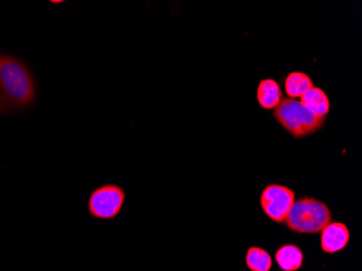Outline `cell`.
Masks as SVG:
<instances>
[{
  "instance_id": "30bf717a",
  "label": "cell",
  "mask_w": 362,
  "mask_h": 271,
  "mask_svg": "<svg viewBox=\"0 0 362 271\" xmlns=\"http://www.w3.org/2000/svg\"><path fill=\"white\" fill-rule=\"evenodd\" d=\"M311 87H314V81L306 73L291 72L284 81L286 95L292 99L302 97Z\"/></svg>"
},
{
  "instance_id": "ba28073f",
  "label": "cell",
  "mask_w": 362,
  "mask_h": 271,
  "mask_svg": "<svg viewBox=\"0 0 362 271\" xmlns=\"http://www.w3.org/2000/svg\"><path fill=\"white\" fill-rule=\"evenodd\" d=\"M274 258L282 271H298L304 264V253L295 244H284L276 250Z\"/></svg>"
},
{
  "instance_id": "52a82bcc",
  "label": "cell",
  "mask_w": 362,
  "mask_h": 271,
  "mask_svg": "<svg viewBox=\"0 0 362 271\" xmlns=\"http://www.w3.org/2000/svg\"><path fill=\"white\" fill-rule=\"evenodd\" d=\"M256 96L258 105L262 109L274 110L284 99V91L278 81L272 79H265L258 83Z\"/></svg>"
},
{
  "instance_id": "5b68a950",
  "label": "cell",
  "mask_w": 362,
  "mask_h": 271,
  "mask_svg": "<svg viewBox=\"0 0 362 271\" xmlns=\"http://www.w3.org/2000/svg\"><path fill=\"white\" fill-rule=\"evenodd\" d=\"M294 202V191L278 183L268 185L260 195V207L274 223H284Z\"/></svg>"
},
{
  "instance_id": "6da1fadb",
  "label": "cell",
  "mask_w": 362,
  "mask_h": 271,
  "mask_svg": "<svg viewBox=\"0 0 362 271\" xmlns=\"http://www.w3.org/2000/svg\"><path fill=\"white\" fill-rule=\"evenodd\" d=\"M35 95V81L28 67L14 57L0 54V113L28 107Z\"/></svg>"
},
{
  "instance_id": "7a4b0ae2",
  "label": "cell",
  "mask_w": 362,
  "mask_h": 271,
  "mask_svg": "<svg viewBox=\"0 0 362 271\" xmlns=\"http://www.w3.org/2000/svg\"><path fill=\"white\" fill-rule=\"evenodd\" d=\"M332 218L331 209L325 203L314 197H302L294 202L284 224L292 232L316 234L332 223Z\"/></svg>"
},
{
  "instance_id": "8992f818",
  "label": "cell",
  "mask_w": 362,
  "mask_h": 271,
  "mask_svg": "<svg viewBox=\"0 0 362 271\" xmlns=\"http://www.w3.org/2000/svg\"><path fill=\"white\" fill-rule=\"evenodd\" d=\"M351 232L345 224L330 223L321 231V248L327 254L341 252L349 246Z\"/></svg>"
},
{
  "instance_id": "9c48e42d",
  "label": "cell",
  "mask_w": 362,
  "mask_h": 271,
  "mask_svg": "<svg viewBox=\"0 0 362 271\" xmlns=\"http://www.w3.org/2000/svg\"><path fill=\"white\" fill-rule=\"evenodd\" d=\"M300 101L306 109L316 115L327 116L330 112V99L325 91L319 87H311L300 97Z\"/></svg>"
},
{
  "instance_id": "277c9868",
  "label": "cell",
  "mask_w": 362,
  "mask_h": 271,
  "mask_svg": "<svg viewBox=\"0 0 362 271\" xmlns=\"http://www.w3.org/2000/svg\"><path fill=\"white\" fill-rule=\"evenodd\" d=\"M126 192L117 185H103L93 189L89 195L87 209L91 217L99 220L117 218L123 209Z\"/></svg>"
},
{
  "instance_id": "3957f363",
  "label": "cell",
  "mask_w": 362,
  "mask_h": 271,
  "mask_svg": "<svg viewBox=\"0 0 362 271\" xmlns=\"http://www.w3.org/2000/svg\"><path fill=\"white\" fill-rule=\"evenodd\" d=\"M274 117L294 138L310 136L320 130L327 122V116L311 113L300 100L284 98L274 110Z\"/></svg>"
},
{
  "instance_id": "8fae6325",
  "label": "cell",
  "mask_w": 362,
  "mask_h": 271,
  "mask_svg": "<svg viewBox=\"0 0 362 271\" xmlns=\"http://www.w3.org/2000/svg\"><path fill=\"white\" fill-rule=\"evenodd\" d=\"M246 266L251 271H270L272 258L269 253L258 246H251L246 253Z\"/></svg>"
}]
</instances>
